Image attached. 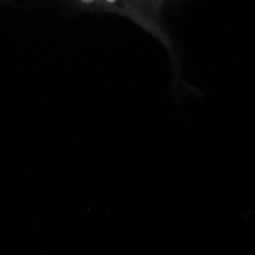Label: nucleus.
<instances>
[{
	"mask_svg": "<svg viewBox=\"0 0 255 255\" xmlns=\"http://www.w3.org/2000/svg\"><path fill=\"white\" fill-rule=\"evenodd\" d=\"M82 1L87 4L101 5L104 8L115 9L124 14L131 15L141 24L150 27L151 31H157V34L163 40L167 38L157 23L164 0H82Z\"/></svg>",
	"mask_w": 255,
	"mask_h": 255,
	"instance_id": "obj_1",
	"label": "nucleus"
}]
</instances>
